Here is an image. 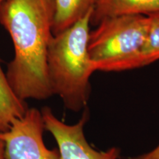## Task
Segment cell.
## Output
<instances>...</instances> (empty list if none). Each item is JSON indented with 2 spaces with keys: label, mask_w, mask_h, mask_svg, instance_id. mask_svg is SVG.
<instances>
[{
  "label": "cell",
  "mask_w": 159,
  "mask_h": 159,
  "mask_svg": "<svg viewBox=\"0 0 159 159\" xmlns=\"http://www.w3.org/2000/svg\"><path fill=\"white\" fill-rule=\"evenodd\" d=\"M159 13V0H95L91 25L103 19L125 15L148 16Z\"/></svg>",
  "instance_id": "8992f818"
},
{
  "label": "cell",
  "mask_w": 159,
  "mask_h": 159,
  "mask_svg": "<svg viewBox=\"0 0 159 159\" xmlns=\"http://www.w3.org/2000/svg\"><path fill=\"white\" fill-rule=\"evenodd\" d=\"M53 35L66 30L93 11L95 0H54Z\"/></svg>",
  "instance_id": "ba28073f"
},
{
  "label": "cell",
  "mask_w": 159,
  "mask_h": 159,
  "mask_svg": "<svg viewBox=\"0 0 159 159\" xmlns=\"http://www.w3.org/2000/svg\"><path fill=\"white\" fill-rule=\"evenodd\" d=\"M148 27L142 52V67L159 60V13L148 16Z\"/></svg>",
  "instance_id": "9c48e42d"
},
{
  "label": "cell",
  "mask_w": 159,
  "mask_h": 159,
  "mask_svg": "<svg viewBox=\"0 0 159 159\" xmlns=\"http://www.w3.org/2000/svg\"><path fill=\"white\" fill-rule=\"evenodd\" d=\"M131 159H159V144L148 152L139 155Z\"/></svg>",
  "instance_id": "30bf717a"
},
{
  "label": "cell",
  "mask_w": 159,
  "mask_h": 159,
  "mask_svg": "<svg viewBox=\"0 0 159 159\" xmlns=\"http://www.w3.org/2000/svg\"><path fill=\"white\" fill-rule=\"evenodd\" d=\"M148 16L125 15L102 20L89 34L88 49L95 71H120L142 67Z\"/></svg>",
  "instance_id": "3957f363"
},
{
  "label": "cell",
  "mask_w": 159,
  "mask_h": 159,
  "mask_svg": "<svg viewBox=\"0 0 159 159\" xmlns=\"http://www.w3.org/2000/svg\"><path fill=\"white\" fill-rule=\"evenodd\" d=\"M28 108L26 101L12 88L0 61V133L8 130L13 121L22 117Z\"/></svg>",
  "instance_id": "52a82bcc"
},
{
  "label": "cell",
  "mask_w": 159,
  "mask_h": 159,
  "mask_svg": "<svg viewBox=\"0 0 159 159\" xmlns=\"http://www.w3.org/2000/svg\"><path fill=\"white\" fill-rule=\"evenodd\" d=\"M41 111L45 130L50 133L57 144L60 159H119L120 157V150L116 147L98 151L89 144L84 133L89 119L87 111L74 125L60 120L49 107H43Z\"/></svg>",
  "instance_id": "5b68a950"
},
{
  "label": "cell",
  "mask_w": 159,
  "mask_h": 159,
  "mask_svg": "<svg viewBox=\"0 0 159 159\" xmlns=\"http://www.w3.org/2000/svg\"><path fill=\"white\" fill-rule=\"evenodd\" d=\"M4 1H5V0H0V5H2V3Z\"/></svg>",
  "instance_id": "7c38bea8"
},
{
  "label": "cell",
  "mask_w": 159,
  "mask_h": 159,
  "mask_svg": "<svg viewBox=\"0 0 159 159\" xmlns=\"http://www.w3.org/2000/svg\"><path fill=\"white\" fill-rule=\"evenodd\" d=\"M54 0H5L0 24L8 32L14 57L6 72L20 99L44 100L53 94L47 68V49L53 36Z\"/></svg>",
  "instance_id": "6da1fadb"
},
{
  "label": "cell",
  "mask_w": 159,
  "mask_h": 159,
  "mask_svg": "<svg viewBox=\"0 0 159 159\" xmlns=\"http://www.w3.org/2000/svg\"><path fill=\"white\" fill-rule=\"evenodd\" d=\"M92 11L66 30L53 35L49 43L47 68L53 94L74 112L86 108L90 78L95 69L88 49Z\"/></svg>",
  "instance_id": "7a4b0ae2"
},
{
  "label": "cell",
  "mask_w": 159,
  "mask_h": 159,
  "mask_svg": "<svg viewBox=\"0 0 159 159\" xmlns=\"http://www.w3.org/2000/svg\"><path fill=\"white\" fill-rule=\"evenodd\" d=\"M0 159H6L5 143L0 140Z\"/></svg>",
  "instance_id": "8fae6325"
},
{
  "label": "cell",
  "mask_w": 159,
  "mask_h": 159,
  "mask_svg": "<svg viewBox=\"0 0 159 159\" xmlns=\"http://www.w3.org/2000/svg\"><path fill=\"white\" fill-rule=\"evenodd\" d=\"M44 123L41 111L29 108L7 131L0 133L6 159H60L57 150H49L43 142Z\"/></svg>",
  "instance_id": "277c9868"
}]
</instances>
